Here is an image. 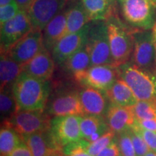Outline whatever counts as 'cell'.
<instances>
[{"label":"cell","mask_w":156,"mask_h":156,"mask_svg":"<svg viewBox=\"0 0 156 156\" xmlns=\"http://www.w3.org/2000/svg\"><path fill=\"white\" fill-rule=\"evenodd\" d=\"M50 80L38 79L22 72L12 85L18 110H45L51 93Z\"/></svg>","instance_id":"1"},{"label":"cell","mask_w":156,"mask_h":156,"mask_svg":"<svg viewBox=\"0 0 156 156\" xmlns=\"http://www.w3.org/2000/svg\"><path fill=\"white\" fill-rule=\"evenodd\" d=\"M119 78L133 91L138 101H156V69L146 70L132 62L119 67Z\"/></svg>","instance_id":"2"},{"label":"cell","mask_w":156,"mask_h":156,"mask_svg":"<svg viewBox=\"0 0 156 156\" xmlns=\"http://www.w3.org/2000/svg\"><path fill=\"white\" fill-rule=\"evenodd\" d=\"M106 23L114 65L119 67L129 62L132 56V31L128 30L115 14L107 20Z\"/></svg>","instance_id":"3"},{"label":"cell","mask_w":156,"mask_h":156,"mask_svg":"<svg viewBox=\"0 0 156 156\" xmlns=\"http://www.w3.org/2000/svg\"><path fill=\"white\" fill-rule=\"evenodd\" d=\"M92 22L90 25L86 43L90 54V66L101 64L114 65L106 21Z\"/></svg>","instance_id":"4"},{"label":"cell","mask_w":156,"mask_h":156,"mask_svg":"<svg viewBox=\"0 0 156 156\" xmlns=\"http://www.w3.org/2000/svg\"><path fill=\"white\" fill-rule=\"evenodd\" d=\"M124 19L140 30H151L155 23V5L152 0H118Z\"/></svg>","instance_id":"5"},{"label":"cell","mask_w":156,"mask_h":156,"mask_svg":"<svg viewBox=\"0 0 156 156\" xmlns=\"http://www.w3.org/2000/svg\"><path fill=\"white\" fill-rule=\"evenodd\" d=\"M2 122L7 123L21 135L25 136L50 129L51 118L45 110H20Z\"/></svg>","instance_id":"6"},{"label":"cell","mask_w":156,"mask_h":156,"mask_svg":"<svg viewBox=\"0 0 156 156\" xmlns=\"http://www.w3.org/2000/svg\"><path fill=\"white\" fill-rule=\"evenodd\" d=\"M45 111L51 116L85 115L79 96V90L59 88L51 93Z\"/></svg>","instance_id":"7"},{"label":"cell","mask_w":156,"mask_h":156,"mask_svg":"<svg viewBox=\"0 0 156 156\" xmlns=\"http://www.w3.org/2000/svg\"><path fill=\"white\" fill-rule=\"evenodd\" d=\"M134 47L132 62L146 70L155 69L156 47L151 30L132 31Z\"/></svg>","instance_id":"8"},{"label":"cell","mask_w":156,"mask_h":156,"mask_svg":"<svg viewBox=\"0 0 156 156\" xmlns=\"http://www.w3.org/2000/svg\"><path fill=\"white\" fill-rule=\"evenodd\" d=\"M33 28L34 27L26 12L20 10L13 18L0 25L1 51L7 52Z\"/></svg>","instance_id":"9"},{"label":"cell","mask_w":156,"mask_h":156,"mask_svg":"<svg viewBox=\"0 0 156 156\" xmlns=\"http://www.w3.org/2000/svg\"><path fill=\"white\" fill-rule=\"evenodd\" d=\"M44 47L43 30H32L15 43L6 53L19 64H24Z\"/></svg>","instance_id":"10"},{"label":"cell","mask_w":156,"mask_h":156,"mask_svg":"<svg viewBox=\"0 0 156 156\" xmlns=\"http://www.w3.org/2000/svg\"><path fill=\"white\" fill-rule=\"evenodd\" d=\"M68 0H34L26 11L34 28L44 30L48 23L63 11Z\"/></svg>","instance_id":"11"},{"label":"cell","mask_w":156,"mask_h":156,"mask_svg":"<svg viewBox=\"0 0 156 156\" xmlns=\"http://www.w3.org/2000/svg\"><path fill=\"white\" fill-rule=\"evenodd\" d=\"M80 116L67 115L51 119L50 131L62 147L67 144L83 139L80 131Z\"/></svg>","instance_id":"12"},{"label":"cell","mask_w":156,"mask_h":156,"mask_svg":"<svg viewBox=\"0 0 156 156\" xmlns=\"http://www.w3.org/2000/svg\"><path fill=\"white\" fill-rule=\"evenodd\" d=\"M119 78V67L111 64L90 66L84 73L77 84L106 90Z\"/></svg>","instance_id":"13"},{"label":"cell","mask_w":156,"mask_h":156,"mask_svg":"<svg viewBox=\"0 0 156 156\" xmlns=\"http://www.w3.org/2000/svg\"><path fill=\"white\" fill-rule=\"evenodd\" d=\"M90 23L77 32L66 35L55 45L51 55L56 65L62 67L69 56L86 44Z\"/></svg>","instance_id":"14"},{"label":"cell","mask_w":156,"mask_h":156,"mask_svg":"<svg viewBox=\"0 0 156 156\" xmlns=\"http://www.w3.org/2000/svg\"><path fill=\"white\" fill-rule=\"evenodd\" d=\"M34 156H64L63 147L56 141L50 129L23 136Z\"/></svg>","instance_id":"15"},{"label":"cell","mask_w":156,"mask_h":156,"mask_svg":"<svg viewBox=\"0 0 156 156\" xmlns=\"http://www.w3.org/2000/svg\"><path fill=\"white\" fill-rule=\"evenodd\" d=\"M79 96L84 114L105 116L110 103L105 91L83 86L79 90Z\"/></svg>","instance_id":"16"},{"label":"cell","mask_w":156,"mask_h":156,"mask_svg":"<svg viewBox=\"0 0 156 156\" xmlns=\"http://www.w3.org/2000/svg\"><path fill=\"white\" fill-rule=\"evenodd\" d=\"M104 116L109 129L116 134L131 129L135 122L131 106H122L112 102Z\"/></svg>","instance_id":"17"},{"label":"cell","mask_w":156,"mask_h":156,"mask_svg":"<svg viewBox=\"0 0 156 156\" xmlns=\"http://www.w3.org/2000/svg\"><path fill=\"white\" fill-rule=\"evenodd\" d=\"M51 53L44 47L34 57L23 65V72L38 79L50 80L55 69Z\"/></svg>","instance_id":"18"},{"label":"cell","mask_w":156,"mask_h":156,"mask_svg":"<svg viewBox=\"0 0 156 156\" xmlns=\"http://www.w3.org/2000/svg\"><path fill=\"white\" fill-rule=\"evenodd\" d=\"M62 67L66 73L73 77V80L77 83L84 73L90 67V54L87 44H85L69 56Z\"/></svg>","instance_id":"19"},{"label":"cell","mask_w":156,"mask_h":156,"mask_svg":"<svg viewBox=\"0 0 156 156\" xmlns=\"http://www.w3.org/2000/svg\"><path fill=\"white\" fill-rule=\"evenodd\" d=\"M67 11H62L54 17L43 30L44 46L51 52L55 45L65 36L67 28Z\"/></svg>","instance_id":"20"},{"label":"cell","mask_w":156,"mask_h":156,"mask_svg":"<svg viewBox=\"0 0 156 156\" xmlns=\"http://www.w3.org/2000/svg\"><path fill=\"white\" fill-rule=\"evenodd\" d=\"M105 93L110 102L122 106H132L138 101L133 91L121 78L116 80Z\"/></svg>","instance_id":"21"},{"label":"cell","mask_w":156,"mask_h":156,"mask_svg":"<svg viewBox=\"0 0 156 156\" xmlns=\"http://www.w3.org/2000/svg\"><path fill=\"white\" fill-rule=\"evenodd\" d=\"M90 21L107 20L115 14V0H81Z\"/></svg>","instance_id":"22"},{"label":"cell","mask_w":156,"mask_h":156,"mask_svg":"<svg viewBox=\"0 0 156 156\" xmlns=\"http://www.w3.org/2000/svg\"><path fill=\"white\" fill-rule=\"evenodd\" d=\"M23 64L13 60L6 52L1 51L0 57V78L1 90L12 87L13 84L23 72Z\"/></svg>","instance_id":"23"},{"label":"cell","mask_w":156,"mask_h":156,"mask_svg":"<svg viewBox=\"0 0 156 156\" xmlns=\"http://www.w3.org/2000/svg\"><path fill=\"white\" fill-rule=\"evenodd\" d=\"M66 15H67V28H66L65 36L77 32L88 24L89 22H91L84 8L81 0L68 9Z\"/></svg>","instance_id":"24"},{"label":"cell","mask_w":156,"mask_h":156,"mask_svg":"<svg viewBox=\"0 0 156 156\" xmlns=\"http://www.w3.org/2000/svg\"><path fill=\"white\" fill-rule=\"evenodd\" d=\"M23 142V136L7 123L2 122L0 129L1 155H8Z\"/></svg>","instance_id":"25"},{"label":"cell","mask_w":156,"mask_h":156,"mask_svg":"<svg viewBox=\"0 0 156 156\" xmlns=\"http://www.w3.org/2000/svg\"><path fill=\"white\" fill-rule=\"evenodd\" d=\"M80 124L82 137L87 141L90 136L106 125L107 123L104 116L85 114L80 116Z\"/></svg>","instance_id":"26"},{"label":"cell","mask_w":156,"mask_h":156,"mask_svg":"<svg viewBox=\"0 0 156 156\" xmlns=\"http://www.w3.org/2000/svg\"><path fill=\"white\" fill-rule=\"evenodd\" d=\"M0 111L2 122L9 119L18 112V107L12 92V87L1 90L0 94Z\"/></svg>","instance_id":"27"},{"label":"cell","mask_w":156,"mask_h":156,"mask_svg":"<svg viewBox=\"0 0 156 156\" xmlns=\"http://www.w3.org/2000/svg\"><path fill=\"white\" fill-rule=\"evenodd\" d=\"M131 108L136 119L156 120V101H138Z\"/></svg>","instance_id":"28"},{"label":"cell","mask_w":156,"mask_h":156,"mask_svg":"<svg viewBox=\"0 0 156 156\" xmlns=\"http://www.w3.org/2000/svg\"><path fill=\"white\" fill-rule=\"evenodd\" d=\"M116 134L112 130H108L104 134H103L100 138L94 142H90L85 148L86 151L93 156H96L104 148L110 145L116 138Z\"/></svg>","instance_id":"29"},{"label":"cell","mask_w":156,"mask_h":156,"mask_svg":"<svg viewBox=\"0 0 156 156\" xmlns=\"http://www.w3.org/2000/svg\"><path fill=\"white\" fill-rule=\"evenodd\" d=\"M129 130L116 134V139L122 156H136Z\"/></svg>","instance_id":"30"},{"label":"cell","mask_w":156,"mask_h":156,"mask_svg":"<svg viewBox=\"0 0 156 156\" xmlns=\"http://www.w3.org/2000/svg\"><path fill=\"white\" fill-rule=\"evenodd\" d=\"M89 142L85 139L71 142L63 147L64 156H93L85 150Z\"/></svg>","instance_id":"31"},{"label":"cell","mask_w":156,"mask_h":156,"mask_svg":"<svg viewBox=\"0 0 156 156\" xmlns=\"http://www.w3.org/2000/svg\"><path fill=\"white\" fill-rule=\"evenodd\" d=\"M129 134L131 136L136 156H145L148 152L151 151V149L140 133L132 128L129 130Z\"/></svg>","instance_id":"32"},{"label":"cell","mask_w":156,"mask_h":156,"mask_svg":"<svg viewBox=\"0 0 156 156\" xmlns=\"http://www.w3.org/2000/svg\"><path fill=\"white\" fill-rule=\"evenodd\" d=\"M20 10V9L15 0L8 5L0 7V23L3 24L10 19L13 18L19 12Z\"/></svg>","instance_id":"33"},{"label":"cell","mask_w":156,"mask_h":156,"mask_svg":"<svg viewBox=\"0 0 156 156\" xmlns=\"http://www.w3.org/2000/svg\"><path fill=\"white\" fill-rule=\"evenodd\" d=\"M132 129L137 132L138 133H140L147 143L151 151L155 152L156 153V132L141 128L136 124H134Z\"/></svg>","instance_id":"34"},{"label":"cell","mask_w":156,"mask_h":156,"mask_svg":"<svg viewBox=\"0 0 156 156\" xmlns=\"http://www.w3.org/2000/svg\"><path fill=\"white\" fill-rule=\"evenodd\" d=\"M96 156H122L116 138L110 145L104 148Z\"/></svg>","instance_id":"35"},{"label":"cell","mask_w":156,"mask_h":156,"mask_svg":"<svg viewBox=\"0 0 156 156\" xmlns=\"http://www.w3.org/2000/svg\"><path fill=\"white\" fill-rule=\"evenodd\" d=\"M7 156H34L28 146L23 141Z\"/></svg>","instance_id":"36"},{"label":"cell","mask_w":156,"mask_h":156,"mask_svg":"<svg viewBox=\"0 0 156 156\" xmlns=\"http://www.w3.org/2000/svg\"><path fill=\"white\" fill-rule=\"evenodd\" d=\"M134 124H136V125L141 128L156 132L155 119H135Z\"/></svg>","instance_id":"37"},{"label":"cell","mask_w":156,"mask_h":156,"mask_svg":"<svg viewBox=\"0 0 156 156\" xmlns=\"http://www.w3.org/2000/svg\"><path fill=\"white\" fill-rule=\"evenodd\" d=\"M20 10L26 12L34 0H15Z\"/></svg>","instance_id":"38"},{"label":"cell","mask_w":156,"mask_h":156,"mask_svg":"<svg viewBox=\"0 0 156 156\" xmlns=\"http://www.w3.org/2000/svg\"><path fill=\"white\" fill-rule=\"evenodd\" d=\"M152 29H153L152 32H153V39H154V42H155V47H156V20H155V24H154L153 28H152Z\"/></svg>","instance_id":"39"},{"label":"cell","mask_w":156,"mask_h":156,"mask_svg":"<svg viewBox=\"0 0 156 156\" xmlns=\"http://www.w3.org/2000/svg\"><path fill=\"white\" fill-rule=\"evenodd\" d=\"M14 0H0V7L2 6H5L6 5H8V4L12 2Z\"/></svg>","instance_id":"40"},{"label":"cell","mask_w":156,"mask_h":156,"mask_svg":"<svg viewBox=\"0 0 156 156\" xmlns=\"http://www.w3.org/2000/svg\"><path fill=\"white\" fill-rule=\"evenodd\" d=\"M145 156H156V153L153 151H149L148 153L146 154Z\"/></svg>","instance_id":"41"},{"label":"cell","mask_w":156,"mask_h":156,"mask_svg":"<svg viewBox=\"0 0 156 156\" xmlns=\"http://www.w3.org/2000/svg\"><path fill=\"white\" fill-rule=\"evenodd\" d=\"M152 1H153V2L154 3V5H155V7H156V0H152Z\"/></svg>","instance_id":"42"},{"label":"cell","mask_w":156,"mask_h":156,"mask_svg":"<svg viewBox=\"0 0 156 156\" xmlns=\"http://www.w3.org/2000/svg\"><path fill=\"white\" fill-rule=\"evenodd\" d=\"M155 69H156V54H155Z\"/></svg>","instance_id":"43"},{"label":"cell","mask_w":156,"mask_h":156,"mask_svg":"<svg viewBox=\"0 0 156 156\" xmlns=\"http://www.w3.org/2000/svg\"><path fill=\"white\" fill-rule=\"evenodd\" d=\"M1 156H7V155H1Z\"/></svg>","instance_id":"44"}]
</instances>
